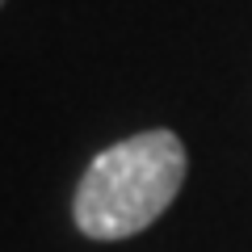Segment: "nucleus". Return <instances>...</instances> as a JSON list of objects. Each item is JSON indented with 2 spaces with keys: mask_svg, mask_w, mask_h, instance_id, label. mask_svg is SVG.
I'll return each mask as SVG.
<instances>
[{
  "mask_svg": "<svg viewBox=\"0 0 252 252\" xmlns=\"http://www.w3.org/2000/svg\"><path fill=\"white\" fill-rule=\"evenodd\" d=\"M189 152L177 130L156 126L101 147L72 193V223L84 240L114 244L147 231L177 202Z\"/></svg>",
  "mask_w": 252,
  "mask_h": 252,
  "instance_id": "f257e3e1",
  "label": "nucleus"
},
{
  "mask_svg": "<svg viewBox=\"0 0 252 252\" xmlns=\"http://www.w3.org/2000/svg\"><path fill=\"white\" fill-rule=\"evenodd\" d=\"M0 4H4V0H0Z\"/></svg>",
  "mask_w": 252,
  "mask_h": 252,
  "instance_id": "f03ea898",
  "label": "nucleus"
}]
</instances>
